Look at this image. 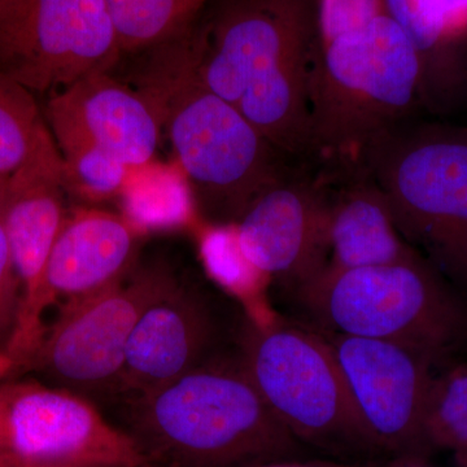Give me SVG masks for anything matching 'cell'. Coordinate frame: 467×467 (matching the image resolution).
Returning a JSON list of instances; mask_svg holds the SVG:
<instances>
[{
  "instance_id": "cell-16",
  "label": "cell",
  "mask_w": 467,
  "mask_h": 467,
  "mask_svg": "<svg viewBox=\"0 0 467 467\" xmlns=\"http://www.w3.org/2000/svg\"><path fill=\"white\" fill-rule=\"evenodd\" d=\"M138 229L103 209L67 212L46 265V306L85 299L125 278L134 269Z\"/></svg>"
},
{
  "instance_id": "cell-4",
  "label": "cell",
  "mask_w": 467,
  "mask_h": 467,
  "mask_svg": "<svg viewBox=\"0 0 467 467\" xmlns=\"http://www.w3.org/2000/svg\"><path fill=\"white\" fill-rule=\"evenodd\" d=\"M364 171L408 244L467 285V128L405 122L368 149Z\"/></svg>"
},
{
  "instance_id": "cell-14",
  "label": "cell",
  "mask_w": 467,
  "mask_h": 467,
  "mask_svg": "<svg viewBox=\"0 0 467 467\" xmlns=\"http://www.w3.org/2000/svg\"><path fill=\"white\" fill-rule=\"evenodd\" d=\"M45 119L57 146L92 144L129 168L149 164L158 149L161 119L155 104L107 72L91 73L52 95Z\"/></svg>"
},
{
  "instance_id": "cell-26",
  "label": "cell",
  "mask_w": 467,
  "mask_h": 467,
  "mask_svg": "<svg viewBox=\"0 0 467 467\" xmlns=\"http://www.w3.org/2000/svg\"><path fill=\"white\" fill-rule=\"evenodd\" d=\"M448 36L461 43L467 38V0H441Z\"/></svg>"
},
{
  "instance_id": "cell-8",
  "label": "cell",
  "mask_w": 467,
  "mask_h": 467,
  "mask_svg": "<svg viewBox=\"0 0 467 467\" xmlns=\"http://www.w3.org/2000/svg\"><path fill=\"white\" fill-rule=\"evenodd\" d=\"M121 54L106 0H0V72L33 94L109 72Z\"/></svg>"
},
{
  "instance_id": "cell-25",
  "label": "cell",
  "mask_w": 467,
  "mask_h": 467,
  "mask_svg": "<svg viewBox=\"0 0 467 467\" xmlns=\"http://www.w3.org/2000/svg\"><path fill=\"white\" fill-rule=\"evenodd\" d=\"M20 300V284L3 225L0 198V350L7 348L16 327Z\"/></svg>"
},
{
  "instance_id": "cell-15",
  "label": "cell",
  "mask_w": 467,
  "mask_h": 467,
  "mask_svg": "<svg viewBox=\"0 0 467 467\" xmlns=\"http://www.w3.org/2000/svg\"><path fill=\"white\" fill-rule=\"evenodd\" d=\"M216 335L204 295L175 279L135 326L117 393L140 395L198 368L212 358Z\"/></svg>"
},
{
  "instance_id": "cell-30",
  "label": "cell",
  "mask_w": 467,
  "mask_h": 467,
  "mask_svg": "<svg viewBox=\"0 0 467 467\" xmlns=\"http://www.w3.org/2000/svg\"><path fill=\"white\" fill-rule=\"evenodd\" d=\"M7 178L0 177V192H2L3 186H5V181H7Z\"/></svg>"
},
{
  "instance_id": "cell-18",
  "label": "cell",
  "mask_w": 467,
  "mask_h": 467,
  "mask_svg": "<svg viewBox=\"0 0 467 467\" xmlns=\"http://www.w3.org/2000/svg\"><path fill=\"white\" fill-rule=\"evenodd\" d=\"M420 58L423 107L450 115L467 104V51L445 29L441 0H384Z\"/></svg>"
},
{
  "instance_id": "cell-19",
  "label": "cell",
  "mask_w": 467,
  "mask_h": 467,
  "mask_svg": "<svg viewBox=\"0 0 467 467\" xmlns=\"http://www.w3.org/2000/svg\"><path fill=\"white\" fill-rule=\"evenodd\" d=\"M121 52L161 45L189 27L202 0H106Z\"/></svg>"
},
{
  "instance_id": "cell-5",
  "label": "cell",
  "mask_w": 467,
  "mask_h": 467,
  "mask_svg": "<svg viewBox=\"0 0 467 467\" xmlns=\"http://www.w3.org/2000/svg\"><path fill=\"white\" fill-rule=\"evenodd\" d=\"M304 308L335 334L404 344L438 358L467 334V313L429 261L340 269L296 287Z\"/></svg>"
},
{
  "instance_id": "cell-20",
  "label": "cell",
  "mask_w": 467,
  "mask_h": 467,
  "mask_svg": "<svg viewBox=\"0 0 467 467\" xmlns=\"http://www.w3.org/2000/svg\"><path fill=\"white\" fill-rule=\"evenodd\" d=\"M51 138L33 92L0 72V177L14 173Z\"/></svg>"
},
{
  "instance_id": "cell-28",
  "label": "cell",
  "mask_w": 467,
  "mask_h": 467,
  "mask_svg": "<svg viewBox=\"0 0 467 467\" xmlns=\"http://www.w3.org/2000/svg\"><path fill=\"white\" fill-rule=\"evenodd\" d=\"M16 364L9 358L5 350H0V383L7 379L12 371L16 370Z\"/></svg>"
},
{
  "instance_id": "cell-22",
  "label": "cell",
  "mask_w": 467,
  "mask_h": 467,
  "mask_svg": "<svg viewBox=\"0 0 467 467\" xmlns=\"http://www.w3.org/2000/svg\"><path fill=\"white\" fill-rule=\"evenodd\" d=\"M201 252L209 275L227 291L247 304L260 294L266 276L254 269L243 254L235 223H220L205 230Z\"/></svg>"
},
{
  "instance_id": "cell-3",
  "label": "cell",
  "mask_w": 467,
  "mask_h": 467,
  "mask_svg": "<svg viewBox=\"0 0 467 467\" xmlns=\"http://www.w3.org/2000/svg\"><path fill=\"white\" fill-rule=\"evenodd\" d=\"M177 73L144 92L167 124L178 162L205 213L235 223L252 202L285 177L279 152L234 104L202 84L193 69L195 42L178 58Z\"/></svg>"
},
{
  "instance_id": "cell-2",
  "label": "cell",
  "mask_w": 467,
  "mask_h": 467,
  "mask_svg": "<svg viewBox=\"0 0 467 467\" xmlns=\"http://www.w3.org/2000/svg\"><path fill=\"white\" fill-rule=\"evenodd\" d=\"M309 101L312 155L364 165L377 140L423 107L416 48L389 14L316 42Z\"/></svg>"
},
{
  "instance_id": "cell-29",
  "label": "cell",
  "mask_w": 467,
  "mask_h": 467,
  "mask_svg": "<svg viewBox=\"0 0 467 467\" xmlns=\"http://www.w3.org/2000/svg\"><path fill=\"white\" fill-rule=\"evenodd\" d=\"M0 467H16L0 451Z\"/></svg>"
},
{
  "instance_id": "cell-6",
  "label": "cell",
  "mask_w": 467,
  "mask_h": 467,
  "mask_svg": "<svg viewBox=\"0 0 467 467\" xmlns=\"http://www.w3.org/2000/svg\"><path fill=\"white\" fill-rule=\"evenodd\" d=\"M239 358L267 407L304 447L340 460L376 451L325 335L251 322Z\"/></svg>"
},
{
  "instance_id": "cell-27",
  "label": "cell",
  "mask_w": 467,
  "mask_h": 467,
  "mask_svg": "<svg viewBox=\"0 0 467 467\" xmlns=\"http://www.w3.org/2000/svg\"><path fill=\"white\" fill-rule=\"evenodd\" d=\"M250 467H378L373 463L356 462V461L347 460H315L304 459H285L269 461V462L259 463Z\"/></svg>"
},
{
  "instance_id": "cell-31",
  "label": "cell",
  "mask_w": 467,
  "mask_h": 467,
  "mask_svg": "<svg viewBox=\"0 0 467 467\" xmlns=\"http://www.w3.org/2000/svg\"><path fill=\"white\" fill-rule=\"evenodd\" d=\"M207 2H208V0H202V3H204V5H205V3H207Z\"/></svg>"
},
{
  "instance_id": "cell-10",
  "label": "cell",
  "mask_w": 467,
  "mask_h": 467,
  "mask_svg": "<svg viewBox=\"0 0 467 467\" xmlns=\"http://www.w3.org/2000/svg\"><path fill=\"white\" fill-rule=\"evenodd\" d=\"M66 164L54 137L14 173L2 192L3 225L20 284L16 327L5 352L16 367H27L45 335V272L66 221Z\"/></svg>"
},
{
  "instance_id": "cell-9",
  "label": "cell",
  "mask_w": 467,
  "mask_h": 467,
  "mask_svg": "<svg viewBox=\"0 0 467 467\" xmlns=\"http://www.w3.org/2000/svg\"><path fill=\"white\" fill-rule=\"evenodd\" d=\"M0 451L16 467H149L90 399L36 380L0 383Z\"/></svg>"
},
{
  "instance_id": "cell-1",
  "label": "cell",
  "mask_w": 467,
  "mask_h": 467,
  "mask_svg": "<svg viewBox=\"0 0 467 467\" xmlns=\"http://www.w3.org/2000/svg\"><path fill=\"white\" fill-rule=\"evenodd\" d=\"M122 430L149 467H250L306 456L241 358H211L129 398Z\"/></svg>"
},
{
  "instance_id": "cell-7",
  "label": "cell",
  "mask_w": 467,
  "mask_h": 467,
  "mask_svg": "<svg viewBox=\"0 0 467 467\" xmlns=\"http://www.w3.org/2000/svg\"><path fill=\"white\" fill-rule=\"evenodd\" d=\"M175 279L164 265L134 267L115 285L66 304L27 367L47 384L85 398L119 392L135 326Z\"/></svg>"
},
{
  "instance_id": "cell-17",
  "label": "cell",
  "mask_w": 467,
  "mask_h": 467,
  "mask_svg": "<svg viewBox=\"0 0 467 467\" xmlns=\"http://www.w3.org/2000/svg\"><path fill=\"white\" fill-rule=\"evenodd\" d=\"M327 265H391L426 260L396 229L389 202L373 180L350 184L330 202Z\"/></svg>"
},
{
  "instance_id": "cell-12",
  "label": "cell",
  "mask_w": 467,
  "mask_h": 467,
  "mask_svg": "<svg viewBox=\"0 0 467 467\" xmlns=\"http://www.w3.org/2000/svg\"><path fill=\"white\" fill-rule=\"evenodd\" d=\"M315 33L309 0H226L196 36L193 69L208 90L236 107L278 55Z\"/></svg>"
},
{
  "instance_id": "cell-11",
  "label": "cell",
  "mask_w": 467,
  "mask_h": 467,
  "mask_svg": "<svg viewBox=\"0 0 467 467\" xmlns=\"http://www.w3.org/2000/svg\"><path fill=\"white\" fill-rule=\"evenodd\" d=\"M350 399L376 451L422 450L434 356L389 340L328 334Z\"/></svg>"
},
{
  "instance_id": "cell-23",
  "label": "cell",
  "mask_w": 467,
  "mask_h": 467,
  "mask_svg": "<svg viewBox=\"0 0 467 467\" xmlns=\"http://www.w3.org/2000/svg\"><path fill=\"white\" fill-rule=\"evenodd\" d=\"M66 164L67 189L75 190L92 201L109 198L124 190L130 168L115 156L84 142L57 146Z\"/></svg>"
},
{
  "instance_id": "cell-21",
  "label": "cell",
  "mask_w": 467,
  "mask_h": 467,
  "mask_svg": "<svg viewBox=\"0 0 467 467\" xmlns=\"http://www.w3.org/2000/svg\"><path fill=\"white\" fill-rule=\"evenodd\" d=\"M425 445L444 448L467 467V368L432 377L423 418Z\"/></svg>"
},
{
  "instance_id": "cell-13",
  "label": "cell",
  "mask_w": 467,
  "mask_h": 467,
  "mask_svg": "<svg viewBox=\"0 0 467 467\" xmlns=\"http://www.w3.org/2000/svg\"><path fill=\"white\" fill-rule=\"evenodd\" d=\"M330 202L316 187L282 178L235 223L243 254L266 278L300 285L327 264Z\"/></svg>"
},
{
  "instance_id": "cell-24",
  "label": "cell",
  "mask_w": 467,
  "mask_h": 467,
  "mask_svg": "<svg viewBox=\"0 0 467 467\" xmlns=\"http://www.w3.org/2000/svg\"><path fill=\"white\" fill-rule=\"evenodd\" d=\"M384 14H387L384 0H318L316 41H331L367 26Z\"/></svg>"
}]
</instances>
